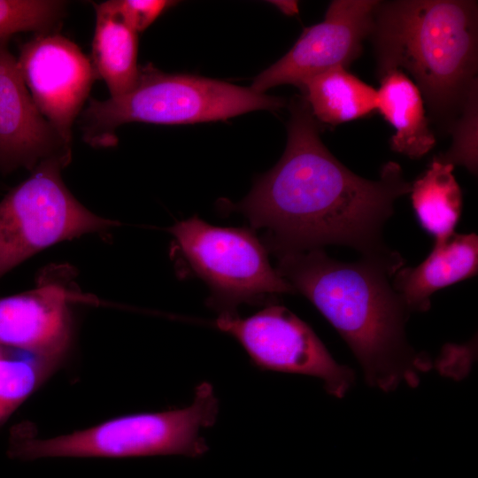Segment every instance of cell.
Segmentation results:
<instances>
[{
    "label": "cell",
    "instance_id": "8992f818",
    "mask_svg": "<svg viewBox=\"0 0 478 478\" xmlns=\"http://www.w3.org/2000/svg\"><path fill=\"white\" fill-rule=\"evenodd\" d=\"M169 231L190 268L208 285L207 303L220 315L236 314L242 304L296 294L271 266L267 249L250 228L216 227L193 216Z\"/></svg>",
    "mask_w": 478,
    "mask_h": 478
},
{
    "label": "cell",
    "instance_id": "ba28073f",
    "mask_svg": "<svg viewBox=\"0 0 478 478\" xmlns=\"http://www.w3.org/2000/svg\"><path fill=\"white\" fill-rule=\"evenodd\" d=\"M215 325L236 339L262 369L317 377L337 397L353 383V372L336 363L313 330L282 305L269 304L247 318L220 315Z\"/></svg>",
    "mask_w": 478,
    "mask_h": 478
},
{
    "label": "cell",
    "instance_id": "ffe728a7",
    "mask_svg": "<svg viewBox=\"0 0 478 478\" xmlns=\"http://www.w3.org/2000/svg\"><path fill=\"white\" fill-rule=\"evenodd\" d=\"M42 374L40 365L0 359V421L35 389Z\"/></svg>",
    "mask_w": 478,
    "mask_h": 478
},
{
    "label": "cell",
    "instance_id": "5b68a950",
    "mask_svg": "<svg viewBox=\"0 0 478 478\" xmlns=\"http://www.w3.org/2000/svg\"><path fill=\"white\" fill-rule=\"evenodd\" d=\"M217 413L213 389L203 382L196 389L193 403L186 408L122 416L69 435L31 440L16 454L26 459L170 454L196 458L208 450L200 432L214 423Z\"/></svg>",
    "mask_w": 478,
    "mask_h": 478
},
{
    "label": "cell",
    "instance_id": "d6986e66",
    "mask_svg": "<svg viewBox=\"0 0 478 478\" xmlns=\"http://www.w3.org/2000/svg\"><path fill=\"white\" fill-rule=\"evenodd\" d=\"M478 82H474L468 91L460 108V116L450 130L452 143L443 154L435 156L442 162L459 165L471 173L476 174L478 166L477 131H478Z\"/></svg>",
    "mask_w": 478,
    "mask_h": 478
},
{
    "label": "cell",
    "instance_id": "5bb4252c",
    "mask_svg": "<svg viewBox=\"0 0 478 478\" xmlns=\"http://www.w3.org/2000/svg\"><path fill=\"white\" fill-rule=\"evenodd\" d=\"M379 77L376 111L396 131L390 149L411 158L424 156L435 146L436 137L428 127L420 91L400 70H389Z\"/></svg>",
    "mask_w": 478,
    "mask_h": 478
},
{
    "label": "cell",
    "instance_id": "9a60e30c",
    "mask_svg": "<svg viewBox=\"0 0 478 478\" xmlns=\"http://www.w3.org/2000/svg\"><path fill=\"white\" fill-rule=\"evenodd\" d=\"M301 89L312 116L323 124L336 126L376 111L377 90L343 67L310 78Z\"/></svg>",
    "mask_w": 478,
    "mask_h": 478
},
{
    "label": "cell",
    "instance_id": "7a4b0ae2",
    "mask_svg": "<svg viewBox=\"0 0 478 478\" xmlns=\"http://www.w3.org/2000/svg\"><path fill=\"white\" fill-rule=\"evenodd\" d=\"M276 257L279 274L336 329L370 385L389 391L404 382H418L429 362L407 342L410 311L390 281L405 261L361 257L343 262L323 249Z\"/></svg>",
    "mask_w": 478,
    "mask_h": 478
},
{
    "label": "cell",
    "instance_id": "2e32d148",
    "mask_svg": "<svg viewBox=\"0 0 478 478\" xmlns=\"http://www.w3.org/2000/svg\"><path fill=\"white\" fill-rule=\"evenodd\" d=\"M96 10L91 64L96 79L103 80L110 97L129 93L138 83L137 33L114 15Z\"/></svg>",
    "mask_w": 478,
    "mask_h": 478
},
{
    "label": "cell",
    "instance_id": "30bf717a",
    "mask_svg": "<svg viewBox=\"0 0 478 478\" xmlns=\"http://www.w3.org/2000/svg\"><path fill=\"white\" fill-rule=\"evenodd\" d=\"M17 60L37 109L71 149L73 124L96 79L90 59L74 42L50 32L23 44Z\"/></svg>",
    "mask_w": 478,
    "mask_h": 478
},
{
    "label": "cell",
    "instance_id": "e0dca14e",
    "mask_svg": "<svg viewBox=\"0 0 478 478\" xmlns=\"http://www.w3.org/2000/svg\"><path fill=\"white\" fill-rule=\"evenodd\" d=\"M454 166L435 157L427 171L411 183L412 207L421 227L436 241L453 233L462 211V192Z\"/></svg>",
    "mask_w": 478,
    "mask_h": 478
},
{
    "label": "cell",
    "instance_id": "277c9868",
    "mask_svg": "<svg viewBox=\"0 0 478 478\" xmlns=\"http://www.w3.org/2000/svg\"><path fill=\"white\" fill-rule=\"evenodd\" d=\"M284 99L251 88L189 74L140 67L135 88L106 100L91 98L82 114L83 139L94 147L117 143L115 131L129 122L183 125L224 120L257 110H278Z\"/></svg>",
    "mask_w": 478,
    "mask_h": 478
},
{
    "label": "cell",
    "instance_id": "44dd1931",
    "mask_svg": "<svg viewBox=\"0 0 478 478\" xmlns=\"http://www.w3.org/2000/svg\"><path fill=\"white\" fill-rule=\"evenodd\" d=\"M173 4V1L167 0H109L94 6L96 10L116 16L135 33H139Z\"/></svg>",
    "mask_w": 478,
    "mask_h": 478
},
{
    "label": "cell",
    "instance_id": "4fadbf2b",
    "mask_svg": "<svg viewBox=\"0 0 478 478\" xmlns=\"http://www.w3.org/2000/svg\"><path fill=\"white\" fill-rule=\"evenodd\" d=\"M477 270V235L453 233L436 241L430 254L417 266L399 268L392 285L410 312H425L436 291L476 275Z\"/></svg>",
    "mask_w": 478,
    "mask_h": 478
},
{
    "label": "cell",
    "instance_id": "52a82bcc",
    "mask_svg": "<svg viewBox=\"0 0 478 478\" xmlns=\"http://www.w3.org/2000/svg\"><path fill=\"white\" fill-rule=\"evenodd\" d=\"M70 159L42 160L0 201V278L50 245L116 224L92 213L66 187L61 168Z\"/></svg>",
    "mask_w": 478,
    "mask_h": 478
},
{
    "label": "cell",
    "instance_id": "7c38bea8",
    "mask_svg": "<svg viewBox=\"0 0 478 478\" xmlns=\"http://www.w3.org/2000/svg\"><path fill=\"white\" fill-rule=\"evenodd\" d=\"M69 293L43 281L33 290L0 298V343L42 356L59 353L68 336Z\"/></svg>",
    "mask_w": 478,
    "mask_h": 478
},
{
    "label": "cell",
    "instance_id": "8fae6325",
    "mask_svg": "<svg viewBox=\"0 0 478 478\" xmlns=\"http://www.w3.org/2000/svg\"><path fill=\"white\" fill-rule=\"evenodd\" d=\"M57 156L71 158V149L35 104L8 40L0 41V166L31 167Z\"/></svg>",
    "mask_w": 478,
    "mask_h": 478
},
{
    "label": "cell",
    "instance_id": "7402d4cb",
    "mask_svg": "<svg viewBox=\"0 0 478 478\" xmlns=\"http://www.w3.org/2000/svg\"><path fill=\"white\" fill-rule=\"evenodd\" d=\"M271 3L286 15H294L298 12L297 1H272Z\"/></svg>",
    "mask_w": 478,
    "mask_h": 478
},
{
    "label": "cell",
    "instance_id": "ac0fdd59",
    "mask_svg": "<svg viewBox=\"0 0 478 478\" xmlns=\"http://www.w3.org/2000/svg\"><path fill=\"white\" fill-rule=\"evenodd\" d=\"M66 6L56 0H0V41L19 32L50 33Z\"/></svg>",
    "mask_w": 478,
    "mask_h": 478
},
{
    "label": "cell",
    "instance_id": "6da1fadb",
    "mask_svg": "<svg viewBox=\"0 0 478 478\" xmlns=\"http://www.w3.org/2000/svg\"><path fill=\"white\" fill-rule=\"evenodd\" d=\"M411 190L401 166L387 162L378 180L365 179L343 166L325 146L318 122L304 98L290 104L288 142L279 162L226 210L242 213L275 256L351 247L361 257L397 261L384 242L383 227L394 203Z\"/></svg>",
    "mask_w": 478,
    "mask_h": 478
},
{
    "label": "cell",
    "instance_id": "3957f363",
    "mask_svg": "<svg viewBox=\"0 0 478 478\" xmlns=\"http://www.w3.org/2000/svg\"><path fill=\"white\" fill-rule=\"evenodd\" d=\"M369 36L378 76L404 69L434 117L451 121L477 81V1H380Z\"/></svg>",
    "mask_w": 478,
    "mask_h": 478
},
{
    "label": "cell",
    "instance_id": "9c48e42d",
    "mask_svg": "<svg viewBox=\"0 0 478 478\" xmlns=\"http://www.w3.org/2000/svg\"><path fill=\"white\" fill-rule=\"evenodd\" d=\"M377 0H335L323 21L304 29L294 46L258 74L251 89L258 93L281 84L300 89L325 71L346 68L362 52L369 36Z\"/></svg>",
    "mask_w": 478,
    "mask_h": 478
}]
</instances>
